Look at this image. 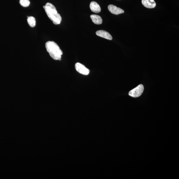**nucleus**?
Segmentation results:
<instances>
[{
    "label": "nucleus",
    "instance_id": "f257e3e1",
    "mask_svg": "<svg viewBox=\"0 0 179 179\" xmlns=\"http://www.w3.org/2000/svg\"><path fill=\"white\" fill-rule=\"evenodd\" d=\"M48 17L55 25L61 23L62 18L60 15L57 13L56 7L51 3H48L43 6Z\"/></svg>",
    "mask_w": 179,
    "mask_h": 179
},
{
    "label": "nucleus",
    "instance_id": "f03ea898",
    "mask_svg": "<svg viewBox=\"0 0 179 179\" xmlns=\"http://www.w3.org/2000/svg\"><path fill=\"white\" fill-rule=\"evenodd\" d=\"M45 47L50 56L55 60H61L63 52L59 46L54 41H48L45 43Z\"/></svg>",
    "mask_w": 179,
    "mask_h": 179
},
{
    "label": "nucleus",
    "instance_id": "7ed1b4c3",
    "mask_svg": "<svg viewBox=\"0 0 179 179\" xmlns=\"http://www.w3.org/2000/svg\"><path fill=\"white\" fill-rule=\"evenodd\" d=\"M144 86L142 84H140L136 88L130 91L129 93V95L134 98L139 97L143 92Z\"/></svg>",
    "mask_w": 179,
    "mask_h": 179
},
{
    "label": "nucleus",
    "instance_id": "20e7f679",
    "mask_svg": "<svg viewBox=\"0 0 179 179\" xmlns=\"http://www.w3.org/2000/svg\"><path fill=\"white\" fill-rule=\"evenodd\" d=\"M75 68L78 72L83 75H88L90 72V70L85 66L79 63L75 64Z\"/></svg>",
    "mask_w": 179,
    "mask_h": 179
},
{
    "label": "nucleus",
    "instance_id": "39448f33",
    "mask_svg": "<svg viewBox=\"0 0 179 179\" xmlns=\"http://www.w3.org/2000/svg\"><path fill=\"white\" fill-rule=\"evenodd\" d=\"M109 10L112 14L118 15L124 13V11L120 8L117 7L112 4H111L108 6Z\"/></svg>",
    "mask_w": 179,
    "mask_h": 179
},
{
    "label": "nucleus",
    "instance_id": "423d86ee",
    "mask_svg": "<svg viewBox=\"0 0 179 179\" xmlns=\"http://www.w3.org/2000/svg\"><path fill=\"white\" fill-rule=\"evenodd\" d=\"M96 34L98 36H100L101 37L107 39L111 40L112 39V36L108 32L103 30H100L96 32Z\"/></svg>",
    "mask_w": 179,
    "mask_h": 179
},
{
    "label": "nucleus",
    "instance_id": "0eeeda50",
    "mask_svg": "<svg viewBox=\"0 0 179 179\" xmlns=\"http://www.w3.org/2000/svg\"><path fill=\"white\" fill-rule=\"evenodd\" d=\"M142 3L145 7L148 8H154L156 5L154 0H142Z\"/></svg>",
    "mask_w": 179,
    "mask_h": 179
},
{
    "label": "nucleus",
    "instance_id": "6e6552de",
    "mask_svg": "<svg viewBox=\"0 0 179 179\" xmlns=\"http://www.w3.org/2000/svg\"><path fill=\"white\" fill-rule=\"evenodd\" d=\"M90 8L92 12L95 13H98L101 11L100 6L97 2L92 1L90 5Z\"/></svg>",
    "mask_w": 179,
    "mask_h": 179
},
{
    "label": "nucleus",
    "instance_id": "1a4fd4ad",
    "mask_svg": "<svg viewBox=\"0 0 179 179\" xmlns=\"http://www.w3.org/2000/svg\"><path fill=\"white\" fill-rule=\"evenodd\" d=\"M90 17L92 21L95 24L100 25L102 24L103 20L100 16L96 14H92L90 16Z\"/></svg>",
    "mask_w": 179,
    "mask_h": 179
},
{
    "label": "nucleus",
    "instance_id": "9d476101",
    "mask_svg": "<svg viewBox=\"0 0 179 179\" xmlns=\"http://www.w3.org/2000/svg\"><path fill=\"white\" fill-rule=\"evenodd\" d=\"M27 22L29 26L32 28H33L36 26V20L35 18L33 17H28Z\"/></svg>",
    "mask_w": 179,
    "mask_h": 179
},
{
    "label": "nucleus",
    "instance_id": "9b49d317",
    "mask_svg": "<svg viewBox=\"0 0 179 179\" xmlns=\"http://www.w3.org/2000/svg\"><path fill=\"white\" fill-rule=\"evenodd\" d=\"M19 3L20 5L24 7H27L30 4L29 0H20Z\"/></svg>",
    "mask_w": 179,
    "mask_h": 179
}]
</instances>
